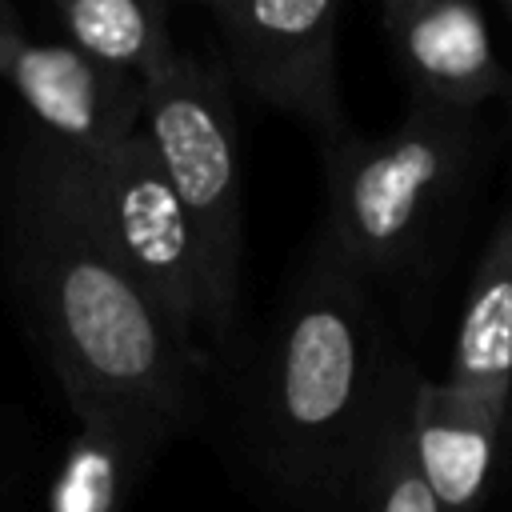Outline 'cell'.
Listing matches in <instances>:
<instances>
[{"instance_id": "obj_1", "label": "cell", "mask_w": 512, "mask_h": 512, "mask_svg": "<svg viewBox=\"0 0 512 512\" xmlns=\"http://www.w3.org/2000/svg\"><path fill=\"white\" fill-rule=\"evenodd\" d=\"M0 268L84 444L144 472L200 428L212 364L108 240L80 156L36 128L0 188Z\"/></svg>"}, {"instance_id": "obj_2", "label": "cell", "mask_w": 512, "mask_h": 512, "mask_svg": "<svg viewBox=\"0 0 512 512\" xmlns=\"http://www.w3.org/2000/svg\"><path fill=\"white\" fill-rule=\"evenodd\" d=\"M412 372L376 288L316 236L240 360L236 444L264 492L288 512H348Z\"/></svg>"}, {"instance_id": "obj_3", "label": "cell", "mask_w": 512, "mask_h": 512, "mask_svg": "<svg viewBox=\"0 0 512 512\" xmlns=\"http://www.w3.org/2000/svg\"><path fill=\"white\" fill-rule=\"evenodd\" d=\"M480 116L408 108L380 136L344 128L320 144V240L376 292H428L452 260L484 172Z\"/></svg>"}, {"instance_id": "obj_4", "label": "cell", "mask_w": 512, "mask_h": 512, "mask_svg": "<svg viewBox=\"0 0 512 512\" xmlns=\"http://www.w3.org/2000/svg\"><path fill=\"white\" fill-rule=\"evenodd\" d=\"M140 128L156 144L184 204L228 356H236L244 296V176L236 100L224 68L180 52L168 72L148 80Z\"/></svg>"}, {"instance_id": "obj_5", "label": "cell", "mask_w": 512, "mask_h": 512, "mask_svg": "<svg viewBox=\"0 0 512 512\" xmlns=\"http://www.w3.org/2000/svg\"><path fill=\"white\" fill-rule=\"evenodd\" d=\"M80 172L116 252L128 260L152 300L168 312V320L216 368L220 356H228V344L212 308L204 260L148 132H132L108 156H80Z\"/></svg>"}, {"instance_id": "obj_6", "label": "cell", "mask_w": 512, "mask_h": 512, "mask_svg": "<svg viewBox=\"0 0 512 512\" xmlns=\"http://www.w3.org/2000/svg\"><path fill=\"white\" fill-rule=\"evenodd\" d=\"M208 8L232 88L296 116L320 144L352 128L336 72L340 0H212Z\"/></svg>"}, {"instance_id": "obj_7", "label": "cell", "mask_w": 512, "mask_h": 512, "mask_svg": "<svg viewBox=\"0 0 512 512\" xmlns=\"http://www.w3.org/2000/svg\"><path fill=\"white\" fill-rule=\"evenodd\" d=\"M0 80L32 128L76 156H108L144 124V80L100 64L68 40H32L24 24L0 44Z\"/></svg>"}, {"instance_id": "obj_8", "label": "cell", "mask_w": 512, "mask_h": 512, "mask_svg": "<svg viewBox=\"0 0 512 512\" xmlns=\"http://www.w3.org/2000/svg\"><path fill=\"white\" fill-rule=\"evenodd\" d=\"M384 32L408 84V108L480 116L508 92V72L492 48L476 0H392Z\"/></svg>"}, {"instance_id": "obj_9", "label": "cell", "mask_w": 512, "mask_h": 512, "mask_svg": "<svg viewBox=\"0 0 512 512\" xmlns=\"http://www.w3.org/2000/svg\"><path fill=\"white\" fill-rule=\"evenodd\" d=\"M440 380L476 404L512 448V208L500 212L472 268L448 376Z\"/></svg>"}, {"instance_id": "obj_10", "label": "cell", "mask_w": 512, "mask_h": 512, "mask_svg": "<svg viewBox=\"0 0 512 512\" xmlns=\"http://www.w3.org/2000/svg\"><path fill=\"white\" fill-rule=\"evenodd\" d=\"M412 448L440 512H484L504 452L500 428L444 380H428L424 372L412 392Z\"/></svg>"}, {"instance_id": "obj_11", "label": "cell", "mask_w": 512, "mask_h": 512, "mask_svg": "<svg viewBox=\"0 0 512 512\" xmlns=\"http://www.w3.org/2000/svg\"><path fill=\"white\" fill-rule=\"evenodd\" d=\"M172 4L176 0H52V12L72 48L148 84L180 56Z\"/></svg>"}, {"instance_id": "obj_12", "label": "cell", "mask_w": 512, "mask_h": 512, "mask_svg": "<svg viewBox=\"0 0 512 512\" xmlns=\"http://www.w3.org/2000/svg\"><path fill=\"white\" fill-rule=\"evenodd\" d=\"M420 368L404 380L400 396L392 400L376 444L364 460L360 484L352 492L348 512H440L436 496L416 464V448H412V392H416Z\"/></svg>"}, {"instance_id": "obj_13", "label": "cell", "mask_w": 512, "mask_h": 512, "mask_svg": "<svg viewBox=\"0 0 512 512\" xmlns=\"http://www.w3.org/2000/svg\"><path fill=\"white\" fill-rule=\"evenodd\" d=\"M20 28V20H16V8H12V0H0V44L12 36Z\"/></svg>"}, {"instance_id": "obj_14", "label": "cell", "mask_w": 512, "mask_h": 512, "mask_svg": "<svg viewBox=\"0 0 512 512\" xmlns=\"http://www.w3.org/2000/svg\"><path fill=\"white\" fill-rule=\"evenodd\" d=\"M504 4V16H508V24H512V0H500Z\"/></svg>"}, {"instance_id": "obj_15", "label": "cell", "mask_w": 512, "mask_h": 512, "mask_svg": "<svg viewBox=\"0 0 512 512\" xmlns=\"http://www.w3.org/2000/svg\"><path fill=\"white\" fill-rule=\"evenodd\" d=\"M176 4H204V8H208L212 0H176Z\"/></svg>"}, {"instance_id": "obj_16", "label": "cell", "mask_w": 512, "mask_h": 512, "mask_svg": "<svg viewBox=\"0 0 512 512\" xmlns=\"http://www.w3.org/2000/svg\"><path fill=\"white\" fill-rule=\"evenodd\" d=\"M384 4H392V0H380V8H384Z\"/></svg>"}, {"instance_id": "obj_17", "label": "cell", "mask_w": 512, "mask_h": 512, "mask_svg": "<svg viewBox=\"0 0 512 512\" xmlns=\"http://www.w3.org/2000/svg\"><path fill=\"white\" fill-rule=\"evenodd\" d=\"M508 208H512V200H508Z\"/></svg>"}]
</instances>
